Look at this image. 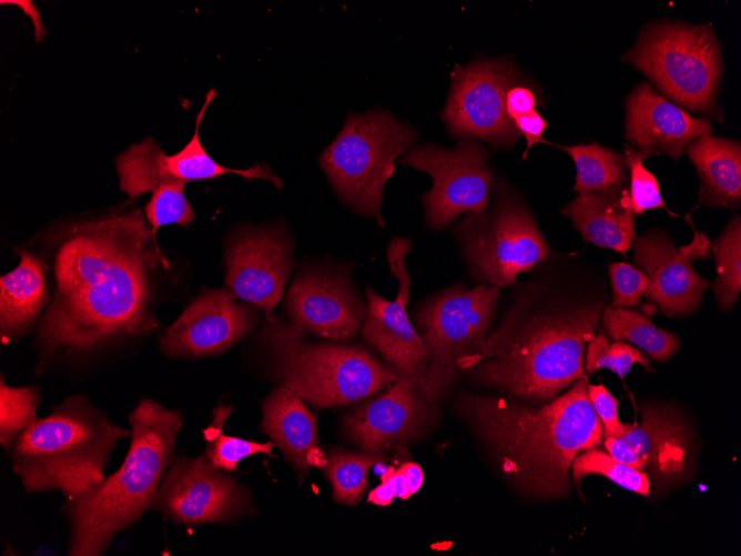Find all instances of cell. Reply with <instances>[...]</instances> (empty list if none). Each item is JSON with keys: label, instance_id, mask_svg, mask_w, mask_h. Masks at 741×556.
<instances>
[{"label": "cell", "instance_id": "6da1fadb", "mask_svg": "<svg viewBox=\"0 0 741 556\" xmlns=\"http://www.w3.org/2000/svg\"><path fill=\"white\" fill-rule=\"evenodd\" d=\"M49 301L32 332L34 374L83 381L143 350L162 328L171 263L141 206L71 218L41 241Z\"/></svg>", "mask_w": 741, "mask_h": 556}, {"label": "cell", "instance_id": "7a4b0ae2", "mask_svg": "<svg viewBox=\"0 0 741 556\" xmlns=\"http://www.w3.org/2000/svg\"><path fill=\"white\" fill-rule=\"evenodd\" d=\"M557 261L555 255L532 270L488 333L486 358L468 371L480 385L544 404L587 378L583 353L599 326L605 296L591 277Z\"/></svg>", "mask_w": 741, "mask_h": 556}, {"label": "cell", "instance_id": "3957f363", "mask_svg": "<svg viewBox=\"0 0 741 556\" xmlns=\"http://www.w3.org/2000/svg\"><path fill=\"white\" fill-rule=\"evenodd\" d=\"M455 405L510 482L537 498L566 496L575 457L603 442V427L588 394V377L540 406L509 396L473 393L460 394Z\"/></svg>", "mask_w": 741, "mask_h": 556}, {"label": "cell", "instance_id": "277c9868", "mask_svg": "<svg viewBox=\"0 0 741 556\" xmlns=\"http://www.w3.org/2000/svg\"><path fill=\"white\" fill-rule=\"evenodd\" d=\"M128 419L131 437L121 466L97 487L61 505L69 530V556L105 555L115 537L150 510L184 416L179 410L142 397Z\"/></svg>", "mask_w": 741, "mask_h": 556}, {"label": "cell", "instance_id": "5b68a950", "mask_svg": "<svg viewBox=\"0 0 741 556\" xmlns=\"http://www.w3.org/2000/svg\"><path fill=\"white\" fill-rule=\"evenodd\" d=\"M130 437V428L77 393L38 417L7 455L26 493L59 492L70 499L102 483L118 443Z\"/></svg>", "mask_w": 741, "mask_h": 556}, {"label": "cell", "instance_id": "8992f818", "mask_svg": "<svg viewBox=\"0 0 741 556\" xmlns=\"http://www.w3.org/2000/svg\"><path fill=\"white\" fill-rule=\"evenodd\" d=\"M280 385L316 407H337L386 390L398 372L359 344L311 343L277 315L261 331Z\"/></svg>", "mask_w": 741, "mask_h": 556}, {"label": "cell", "instance_id": "52a82bcc", "mask_svg": "<svg viewBox=\"0 0 741 556\" xmlns=\"http://www.w3.org/2000/svg\"><path fill=\"white\" fill-rule=\"evenodd\" d=\"M500 290L490 284L479 283L473 289L456 284L417 304L413 320L428 351L417 380L432 403L436 404L460 375L486 358L488 330Z\"/></svg>", "mask_w": 741, "mask_h": 556}, {"label": "cell", "instance_id": "ba28073f", "mask_svg": "<svg viewBox=\"0 0 741 556\" xmlns=\"http://www.w3.org/2000/svg\"><path fill=\"white\" fill-rule=\"evenodd\" d=\"M417 138L412 125L386 110L351 112L336 139L321 154L319 165L345 204L384 226V185L395 172V159Z\"/></svg>", "mask_w": 741, "mask_h": 556}, {"label": "cell", "instance_id": "9c48e42d", "mask_svg": "<svg viewBox=\"0 0 741 556\" xmlns=\"http://www.w3.org/2000/svg\"><path fill=\"white\" fill-rule=\"evenodd\" d=\"M453 235L468 273L499 289L556 255L531 210L504 180L494 188L486 209L466 213Z\"/></svg>", "mask_w": 741, "mask_h": 556}, {"label": "cell", "instance_id": "30bf717a", "mask_svg": "<svg viewBox=\"0 0 741 556\" xmlns=\"http://www.w3.org/2000/svg\"><path fill=\"white\" fill-rule=\"evenodd\" d=\"M625 59L686 109L717 111L723 67L720 43L710 23H652Z\"/></svg>", "mask_w": 741, "mask_h": 556}, {"label": "cell", "instance_id": "8fae6325", "mask_svg": "<svg viewBox=\"0 0 741 556\" xmlns=\"http://www.w3.org/2000/svg\"><path fill=\"white\" fill-rule=\"evenodd\" d=\"M399 164L432 176L433 186L420 200L425 224L433 230L446 229L463 213L483 211L494 192L496 173L489 151L474 140L459 141L451 149L435 143L414 145Z\"/></svg>", "mask_w": 741, "mask_h": 556}, {"label": "cell", "instance_id": "7c38bea8", "mask_svg": "<svg viewBox=\"0 0 741 556\" xmlns=\"http://www.w3.org/2000/svg\"><path fill=\"white\" fill-rule=\"evenodd\" d=\"M150 510L175 524H230L255 513L248 489L202 454H173Z\"/></svg>", "mask_w": 741, "mask_h": 556}, {"label": "cell", "instance_id": "4fadbf2b", "mask_svg": "<svg viewBox=\"0 0 741 556\" xmlns=\"http://www.w3.org/2000/svg\"><path fill=\"white\" fill-rule=\"evenodd\" d=\"M451 89L441 112L448 133L459 141L481 139L511 149L519 138L506 110L508 90L518 73L508 59L479 58L451 73Z\"/></svg>", "mask_w": 741, "mask_h": 556}, {"label": "cell", "instance_id": "5bb4252c", "mask_svg": "<svg viewBox=\"0 0 741 556\" xmlns=\"http://www.w3.org/2000/svg\"><path fill=\"white\" fill-rule=\"evenodd\" d=\"M214 97L215 90L212 89L196 115L194 134L181 151L169 155L153 138L148 137L115 158L121 191L130 199H138L165 182L187 183L225 174L241 175L247 180H264L277 189L284 186L283 181L265 162H258L248 169H232L222 165L206 152L200 140V128Z\"/></svg>", "mask_w": 741, "mask_h": 556}, {"label": "cell", "instance_id": "9a60e30c", "mask_svg": "<svg viewBox=\"0 0 741 556\" xmlns=\"http://www.w3.org/2000/svg\"><path fill=\"white\" fill-rule=\"evenodd\" d=\"M260 320V309L240 300L229 287L204 286L159 333V350L170 358L219 356L246 337Z\"/></svg>", "mask_w": 741, "mask_h": 556}, {"label": "cell", "instance_id": "2e32d148", "mask_svg": "<svg viewBox=\"0 0 741 556\" xmlns=\"http://www.w3.org/2000/svg\"><path fill=\"white\" fill-rule=\"evenodd\" d=\"M416 376L399 374L383 395L356 404L343 418L345 436L363 451L405 452L435 419Z\"/></svg>", "mask_w": 741, "mask_h": 556}, {"label": "cell", "instance_id": "e0dca14e", "mask_svg": "<svg viewBox=\"0 0 741 556\" xmlns=\"http://www.w3.org/2000/svg\"><path fill=\"white\" fill-rule=\"evenodd\" d=\"M410 250V237L394 236L390 240L386 255L389 271L398 282V291L395 300L389 301L370 286L366 287L367 312L361 332L386 364L399 374L418 378L426 365L428 351L407 313L412 277L406 257Z\"/></svg>", "mask_w": 741, "mask_h": 556}, {"label": "cell", "instance_id": "ac0fdd59", "mask_svg": "<svg viewBox=\"0 0 741 556\" xmlns=\"http://www.w3.org/2000/svg\"><path fill=\"white\" fill-rule=\"evenodd\" d=\"M293 261V242L281 228H243L225 244V284L268 317L283 296Z\"/></svg>", "mask_w": 741, "mask_h": 556}, {"label": "cell", "instance_id": "d6986e66", "mask_svg": "<svg viewBox=\"0 0 741 556\" xmlns=\"http://www.w3.org/2000/svg\"><path fill=\"white\" fill-rule=\"evenodd\" d=\"M632 263L649 279L643 296L668 316L697 310L711 283L700 276L692 260L709 256V241L694 231L692 243L677 249L661 229H651L632 243Z\"/></svg>", "mask_w": 741, "mask_h": 556}, {"label": "cell", "instance_id": "ffe728a7", "mask_svg": "<svg viewBox=\"0 0 741 556\" xmlns=\"http://www.w3.org/2000/svg\"><path fill=\"white\" fill-rule=\"evenodd\" d=\"M284 306L300 331L338 342H349L362 331L367 312L349 271L342 267L315 269L296 276Z\"/></svg>", "mask_w": 741, "mask_h": 556}, {"label": "cell", "instance_id": "44dd1931", "mask_svg": "<svg viewBox=\"0 0 741 556\" xmlns=\"http://www.w3.org/2000/svg\"><path fill=\"white\" fill-rule=\"evenodd\" d=\"M641 422L618 437L644 462L643 473L656 492L683 481L691 471L693 436L687 422L671 406L642 403Z\"/></svg>", "mask_w": 741, "mask_h": 556}, {"label": "cell", "instance_id": "7402d4cb", "mask_svg": "<svg viewBox=\"0 0 741 556\" xmlns=\"http://www.w3.org/2000/svg\"><path fill=\"white\" fill-rule=\"evenodd\" d=\"M626 110V138L647 156L678 159L692 141L712 132L710 120L690 115L646 82L628 95Z\"/></svg>", "mask_w": 741, "mask_h": 556}, {"label": "cell", "instance_id": "603a6c76", "mask_svg": "<svg viewBox=\"0 0 741 556\" xmlns=\"http://www.w3.org/2000/svg\"><path fill=\"white\" fill-rule=\"evenodd\" d=\"M262 432L272 438L303 482L313 466L323 467L326 456L318 447L317 416L306 402L284 385L263 401Z\"/></svg>", "mask_w": 741, "mask_h": 556}, {"label": "cell", "instance_id": "cb8c5ba5", "mask_svg": "<svg viewBox=\"0 0 741 556\" xmlns=\"http://www.w3.org/2000/svg\"><path fill=\"white\" fill-rule=\"evenodd\" d=\"M20 262L0 277V338L9 345L32 333L48 301L43 263L34 251H19Z\"/></svg>", "mask_w": 741, "mask_h": 556}, {"label": "cell", "instance_id": "d4e9b609", "mask_svg": "<svg viewBox=\"0 0 741 556\" xmlns=\"http://www.w3.org/2000/svg\"><path fill=\"white\" fill-rule=\"evenodd\" d=\"M582 239L626 256L637 236L628 190L620 193L585 192L561 209Z\"/></svg>", "mask_w": 741, "mask_h": 556}, {"label": "cell", "instance_id": "484cf974", "mask_svg": "<svg viewBox=\"0 0 741 556\" xmlns=\"http://www.w3.org/2000/svg\"><path fill=\"white\" fill-rule=\"evenodd\" d=\"M701 181L699 200L710 208L735 209L741 200V146L738 141L711 134L684 150Z\"/></svg>", "mask_w": 741, "mask_h": 556}, {"label": "cell", "instance_id": "4316f807", "mask_svg": "<svg viewBox=\"0 0 741 556\" xmlns=\"http://www.w3.org/2000/svg\"><path fill=\"white\" fill-rule=\"evenodd\" d=\"M554 145L566 151L575 162L576 182L572 191L612 194L626 189L627 164L623 153L597 143Z\"/></svg>", "mask_w": 741, "mask_h": 556}, {"label": "cell", "instance_id": "83f0119b", "mask_svg": "<svg viewBox=\"0 0 741 556\" xmlns=\"http://www.w3.org/2000/svg\"><path fill=\"white\" fill-rule=\"evenodd\" d=\"M601 320L610 338L628 341L654 361L669 360L680 347V341L673 333L657 327L647 314L637 310L608 305L601 313Z\"/></svg>", "mask_w": 741, "mask_h": 556}, {"label": "cell", "instance_id": "f1b7e54d", "mask_svg": "<svg viewBox=\"0 0 741 556\" xmlns=\"http://www.w3.org/2000/svg\"><path fill=\"white\" fill-rule=\"evenodd\" d=\"M385 459L386 454L332 448L326 456L323 473L333 487L334 501L343 505H356L367 487L368 471Z\"/></svg>", "mask_w": 741, "mask_h": 556}, {"label": "cell", "instance_id": "f546056e", "mask_svg": "<svg viewBox=\"0 0 741 556\" xmlns=\"http://www.w3.org/2000/svg\"><path fill=\"white\" fill-rule=\"evenodd\" d=\"M715 281L713 289L721 311H729L737 302L741 290V219L731 218L721 234L713 241Z\"/></svg>", "mask_w": 741, "mask_h": 556}, {"label": "cell", "instance_id": "4dcf8cb0", "mask_svg": "<svg viewBox=\"0 0 741 556\" xmlns=\"http://www.w3.org/2000/svg\"><path fill=\"white\" fill-rule=\"evenodd\" d=\"M233 411V406L220 404L213 410V422L203 429L206 446L203 455L219 468L227 472L236 469L237 464L255 454L272 455L273 442L258 443L236 436L225 435L223 426Z\"/></svg>", "mask_w": 741, "mask_h": 556}, {"label": "cell", "instance_id": "1f68e13d", "mask_svg": "<svg viewBox=\"0 0 741 556\" xmlns=\"http://www.w3.org/2000/svg\"><path fill=\"white\" fill-rule=\"evenodd\" d=\"M41 387L37 384L13 387L0 377V444L6 454L18 437L38 418Z\"/></svg>", "mask_w": 741, "mask_h": 556}, {"label": "cell", "instance_id": "d6a6232c", "mask_svg": "<svg viewBox=\"0 0 741 556\" xmlns=\"http://www.w3.org/2000/svg\"><path fill=\"white\" fill-rule=\"evenodd\" d=\"M571 476L577 485L589 474L606 476L619 486L633 493L649 496L650 482L646 473L632 468L608 452L592 447L579 453L571 463Z\"/></svg>", "mask_w": 741, "mask_h": 556}, {"label": "cell", "instance_id": "836d02e7", "mask_svg": "<svg viewBox=\"0 0 741 556\" xmlns=\"http://www.w3.org/2000/svg\"><path fill=\"white\" fill-rule=\"evenodd\" d=\"M636 363L641 364L647 371H652L650 358L646 353L623 341L610 343L605 331L595 335L586 346L587 375L600 368H608L623 380Z\"/></svg>", "mask_w": 741, "mask_h": 556}, {"label": "cell", "instance_id": "e575fe53", "mask_svg": "<svg viewBox=\"0 0 741 556\" xmlns=\"http://www.w3.org/2000/svg\"><path fill=\"white\" fill-rule=\"evenodd\" d=\"M184 182H165L155 188L144 208L145 218L156 233L164 225L187 228L195 220V212L184 194Z\"/></svg>", "mask_w": 741, "mask_h": 556}, {"label": "cell", "instance_id": "d590c367", "mask_svg": "<svg viewBox=\"0 0 741 556\" xmlns=\"http://www.w3.org/2000/svg\"><path fill=\"white\" fill-rule=\"evenodd\" d=\"M623 154L627 168L630 170L628 199L633 215H641L648 210L663 209L671 216H679L668 209L657 178L643 165V160L648 156L643 152L627 148Z\"/></svg>", "mask_w": 741, "mask_h": 556}, {"label": "cell", "instance_id": "8d00e7d4", "mask_svg": "<svg viewBox=\"0 0 741 556\" xmlns=\"http://www.w3.org/2000/svg\"><path fill=\"white\" fill-rule=\"evenodd\" d=\"M608 273L613 292L610 306L635 307L646 293L649 279L638 267L626 262H611L608 264Z\"/></svg>", "mask_w": 741, "mask_h": 556}, {"label": "cell", "instance_id": "74e56055", "mask_svg": "<svg viewBox=\"0 0 741 556\" xmlns=\"http://www.w3.org/2000/svg\"><path fill=\"white\" fill-rule=\"evenodd\" d=\"M588 394L592 406L603 427V439L620 437L629 432L635 424H623L618 416V400L603 384H589Z\"/></svg>", "mask_w": 741, "mask_h": 556}, {"label": "cell", "instance_id": "f35d334b", "mask_svg": "<svg viewBox=\"0 0 741 556\" xmlns=\"http://www.w3.org/2000/svg\"><path fill=\"white\" fill-rule=\"evenodd\" d=\"M382 484L369 492L367 501L375 505L387 506L395 497L408 499L412 495L403 467L389 466L380 476Z\"/></svg>", "mask_w": 741, "mask_h": 556}, {"label": "cell", "instance_id": "ab89813d", "mask_svg": "<svg viewBox=\"0 0 741 556\" xmlns=\"http://www.w3.org/2000/svg\"><path fill=\"white\" fill-rule=\"evenodd\" d=\"M514 124L520 135H524L527 142L526 150L521 156L525 159L529 150L536 143H548L542 139V134L548 128L549 123L544 119V117L537 111L534 110L514 121Z\"/></svg>", "mask_w": 741, "mask_h": 556}, {"label": "cell", "instance_id": "60d3db41", "mask_svg": "<svg viewBox=\"0 0 741 556\" xmlns=\"http://www.w3.org/2000/svg\"><path fill=\"white\" fill-rule=\"evenodd\" d=\"M537 103L536 93L530 88L519 83L511 87L506 95V110L512 121L536 110Z\"/></svg>", "mask_w": 741, "mask_h": 556}, {"label": "cell", "instance_id": "b9f144b4", "mask_svg": "<svg viewBox=\"0 0 741 556\" xmlns=\"http://www.w3.org/2000/svg\"><path fill=\"white\" fill-rule=\"evenodd\" d=\"M606 451L617 461L643 472L644 462L618 437H608L602 442Z\"/></svg>", "mask_w": 741, "mask_h": 556}, {"label": "cell", "instance_id": "7bdbcfd3", "mask_svg": "<svg viewBox=\"0 0 741 556\" xmlns=\"http://www.w3.org/2000/svg\"><path fill=\"white\" fill-rule=\"evenodd\" d=\"M400 466L405 472L410 495L417 493L424 482V473L422 467L414 462H405L400 464Z\"/></svg>", "mask_w": 741, "mask_h": 556}]
</instances>
